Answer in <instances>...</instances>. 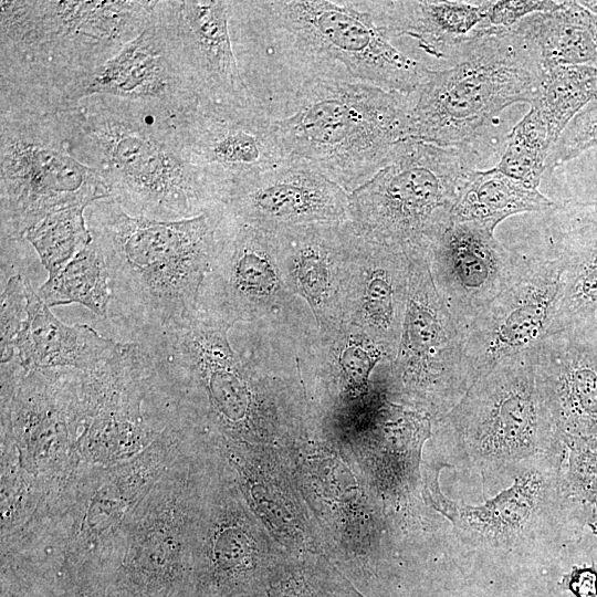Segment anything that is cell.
<instances>
[{
    "label": "cell",
    "mask_w": 597,
    "mask_h": 597,
    "mask_svg": "<svg viewBox=\"0 0 597 597\" xmlns=\"http://www.w3.org/2000/svg\"><path fill=\"white\" fill-rule=\"evenodd\" d=\"M223 209L272 231L352 221L349 192L318 171L289 160L233 185Z\"/></svg>",
    "instance_id": "44dd1931"
},
{
    "label": "cell",
    "mask_w": 597,
    "mask_h": 597,
    "mask_svg": "<svg viewBox=\"0 0 597 597\" xmlns=\"http://www.w3.org/2000/svg\"><path fill=\"white\" fill-rule=\"evenodd\" d=\"M55 116L70 153L129 214L178 221L224 208L228 188L192 163L169 108L93 95Z\"/></svg>",
    "instance_id": "7a4b0ae2"
},
{
    "label": "cell",
    "mask_w": 597,
    "mask_h": 597,
    "mask_svg": "<svg viewBox=\"0 0 597 597\" xmlns=\"http://www.w3.org/2000/svg\"><path fill=\"white\" fill-rule=\"evenodd\" d=\"M27 317L2 363L24 369L91 370L116 357L125 343L102 336L86 324L60 321L27 283Z\"/></svg>",
    "instance_id": "484cf974"
},
{
    "label": "cell",
    "mask_w": 597,
    "mask_h": 597,
    "mask_svg": "<svg viewBox=\"0 0 597 597\" xmlns=\"http://www.w3.org/2000/svg\"><path fill=\"white\" fill-rule=\"evenodd\" d=\"M232 1H155L153 21L191 84L199 104H252L230 33Z\"/></svg>",
    "instance_id": "e0dca14e"
},
{
    "label": "cell",
    "mask_w": 597,
    "mask_h": 597,
    "mask_svg": "<svg viewBox=\"0 0 597 597\" xmlns=\"http://www.w3.org/2000/svg\"><path fill=\"white\" fill-rule=\"evenodd\" d=\"M563 584L576 597H597V569L594 566L574 567Z\"/></svg>",
    "instance_id": "f35d334b"
},
{
    "label": "cell",
    "mask_w": 597,
    "mask_h": 597,
    "mask_svg": "<svg viewBox=\"0 0 597 597\" xmlns=\"http://www.w3.org/2000/svg\"><path fill=\"white\" fill-rule=\"evenodd\" d=\"M391 38L409 36L436 59H447L485 27L489 1H352Z\"/></svg>",
    "instance_id": "83f0119b"
},
{
    "label": "cell",
    "mask_w": 597,
    "mask_h": 597,
    "mask_svg": "<svg viewBox=\"0 0 597 597\" xmlns=\"http://www.w3.org/2000/svg\"><path fill=\"white\" fill-rule=\"evenodd\" d=\"M27 283L20 274L12 275L1 293V360L7 358L27 317Z\"/></svg>",
    "instance_id": "8d00e7d4"
},
{
    "label": "cell",
    "mask_w": 597,
    "mask_h": 597,
    "mask_svg": "<svg viewBox=\"0 0 597 597\" xmlns=\"http://www.w3.org/2000/svg\"><path fill=\"white\" fill-rule=\"evenodd\" d=\"M198 301L234 325L291 333H308L317 326L285 279L275 232L243 222L224 209Z\"/></svg>",
    "instance_id": "5bb4252c"
},
{
    "label": "cell",
    "mask_w": 597,
    "mask_h": 597,
    "mask_svg": "<svg viewBox=\"0 0 597 597\" xmlns=\"http://www.w3.org/2000/svg\"><path fill=\"white\" fill-rule=\"evenodd\" d=\"M557 4L558 1L546 0L489 1L485 28L506 30L531 14L549 11Z\"/></svg>",
    "instance_id": "74e56055"
},
{
    "label": "cell",
    "mask_w": 597,
    "mask_h": 597,
    "mask_svg": "<svg viewBox=\"0 0 597 597\" xmlns=\"http://www.w3.org/2000/svg\"><path fill=\"white\" fill-rule=\"evenodd\" d=\"M198 432L180 420L135 458L109 467H86L49 510L12 534L11 549L63 556L77 565L105 563L126 519Z\"/></svg>",
    "instance_id": "ba28073f"
},
{
    "label": "cell",
    "mask_w": 597,
    "mask_h": 597,
    "mask_svg": "<svg viewBox=\"0 0 597 597\" xmlns=\"http://www.w3.org/2000/svg\"><path fill=\"white\" fill-rule=\"evenodd\" d=\"M494 230L476 221L452 220L427 253L437 292L460 333L525 268L527 259L504 247Z\"/></svg>",
    "instance_id": "d6986e66"
},
{
    "label": "cell",
    "mask_w": 597,
    "mask_h": 597,
    "mask_svg": "<svg viewBox=\"0 0 597 597\" xmlns=\"http://www.w3.org/2000/svg\"><path fill=\"white\" fill-rule=\"evenodd\" d=\"M408 302L395 359L387 366L389 389L402 402L438 420L473 384L461 333L434 286L427 255L409 256Z\"/></svg>",
    "instance_id": "9a60e30c"
},
{
    "label": "cell",
    "mask_w": 597,
    "mask_h": 597,
    "mask_svg": "<svg viewBox=\"0 0 597 597\" xmlns=\"http://www.w3.org/2000/svg\"><path fill=\"white\" fill-rule=\"evenodd\" d=\"M190 450L130 512L105 562L142 585L177 579L196 547V481Z\"/></svg>",
    "instance_id": "2e32d148"
},
{
    "label": "cell",
    "mask_w": 597,
    "mask_h": 597,
    "mask_svg": "<svg viewBox=\"0 0 597 597\" xmlns=\"http://www.w3.org/2000/svg\"><path fill=\"white\" fill-rule=\"evenodd\" d=\"M587 525L597 534V511L593 514Z\"/></svg>",
    "instance_id": "ab89813d"
},
{
    "label": "cell",
    "mask_w": 597,
    "mask_h": 597,
    "mask_svg": "<svg viewBox=\"0 0 597 597\" xmlns=\"http://www.w3.org/2000/svg\"><path fill=\"white\" fill-rule=\"evenodd\" d=\"M85 206L53 212L29 229L28 241L48 272L55 277L83 249L92 242L85 220Z\"/></svg>",
    "instance_id": "d6a6232c"
},
{
    "label": "cell",
    "mask_w": 597,
    "mask_h": 597,
    "mask_svg": "<svg viewBox=\"0 0 597 597\" xmlns=\"http://www.w3.org/2000/svg\"><path fill=\"white\" fill-rule=\"evenodd\" d=\"M595 322H596V325H597V315H596V317H595Z\"/></svg>",
    "instance_id": "b9f144b4"
},
{
    "label": "cell",
    "mask_w": 597,
    "mask_h": 597,
    "mask_svg": "<svg viewBox=\"0 0 597 597\" xmlns=\"http://www.w3.org/2000/svg\"><path fill=\"white\" fill-rule=\"evenodd\" d=\"M439 421L457 462L481 475L485 493L563 449L536 377L533 348L499 362Z\"/></svg>",
    "instance_id": "52a82bcc"
},
{
    "label": "cell",
    "mask_w": 597,
    "mask_h": 597,
    "mask_svg": "<svg viewBox=\"0 0 597 597\" xmlns=\"http://www.w3.org/2000/svg\"><path fill=\"white\" fill-rule=\"evenodd\" d=\"M555 143L545 122L531 107L507 135L503 153L494 168L533 189H538Z\"/></svg>",
    "instance_id": "836d02e7"
},
{
    "label": "cell",
    "mask_w": 597,
    "mask_h": 597,
    "mask_svg": "<svg viewBox=\"0 0 597 597\" xmlns=\"http://www.w3.org/2000/svg\"><path fill=\"white\" fill-rule=\"evenodd\" d=\"M556 217L552 258L561 268V285L547 334L597 315V205L563 207Z\"/></svg>",
    "instance_id": "4316f807"
},
{
    "label": "cell",
    "mask_w": 597,
    "mask_h": 597,
    "mask_svg": "<svg viewBox=\"0 0 597 597\" xmlns=\"http://www.w3.org/2000/svg\"><path fill=\"white\" fill-rule=\"evenodd\" d=\"M535 54L542 69L597 66V14L582 1H558L511 28Z\"/></svg>",
    "instance_id": "f1b7e54d"
},
{
    "label": "cell",
    "mask_w": 597,
    "mask_h": 597,
    "mask_svg": "<svg viewBox=\"0 0 597 597\" xmlns=\"http://www.w3.org/2000/svg\"><path fill=\"white\" fill-rule=\"evenodd\" d=\"M408 96L365 83H333L302 95L271 119L285 159L307 166L347 192L386 166L408 139Z\"/></svg>",
    "instance_id": "8992f818"
},
{
    "label": "cell",
    "mask_w": 597,
    "mask_h": 597,
    "mask_svg": "<svg viewBox=\"0 0 597 597\" xmlns=\"http://www.w3.org/2000/svg\"><path fill=\"white\" fill-rule=\"evenodd\" d=\"M587 8L597 14V1H582Z\"/></svg>",
    "instance_id": "60d3db41"
},
{
    "label": "cell",
    "mask_w": 597,
    "mask_h": 597,
    "mask_svg": "<svg viewBox=\"0 0 597 597\" xmlns=\"http://www.w3.org/2000/svg\"><path fill=\"white\" fill-rule=\"evenodd\" d=\"M561 285L555 259H527L520 276L461 333L473 383L503 358L528 350L546 335Z\"/></svg>",
    "instance_id": "ac0fdd59"
},
{
    "label": "cell",
    "mask_w": 597,
    "mask_h": 597,
    "mask_svg": "<svg viewBox=\"0 0 597 597\" xmlns=\"http://www.w3.org/2000/svg\"><path fill=\"white\" fill-rule=\"evenodd\" d=\"M597 100V66L558 65L543 72L538 90L530 104L555 142L568 124Z\"/></svg>",
    "instance_id": "4dcf8cb0"
},
{
    "label": "cell",
    "mask_w": 597,
    "mask_h": 597,
    "mask_svg": "<svg viewBox=\"0 0 597 597\" xmlns=\"http://www.w3.org/2000/svg\"><path fill=\"white\" fill-rule=\"evenodd\" d=\"M480 160L474 145L401 142L386 166L349 192L356 231L408 256L427 255L452 221V210Z\"/></svg>",
    "instance_id": "30bf717a"
},
{
    "label": "cell",
    "mask_w": 597,
    "mask_h": 597,
    "mask_svg": "<svg viewBox=\"0 0 597 597\" xmlns=\"http://www.w3.org/2000/svg\"><path fill=\"white\" fill-rule=\"evenodd\" d=\"M106 95L163 105L181 114L199 100L157 24H150L90 80L84 98Z\"/></svg>",
    "instance_id": "d4e9b609"
},
{
    "label": "cell",
    "mask_w": 597,
    "mask_h": 597,
    "mask_svg": "<svg viewBox=\"0 0 597 597\" xmlns=\"http://www.w3.org/2000/svg\"><path fill=\"white\" fill-rule=\"evenodd\" d=\"M155 1L0 2V114H55L151 22Z\"/></svg>",
    "instance_id": "3957f363"
},
{
    "label": "cell",
    "mask_w": 597,
    "mask_h": 597,
    "mask_svg": "<svg viewBox=\"0 0 597 597\" xmlns=\"http://www.w3.org/2000/svg\"><path fill=\"white\" fill-rule=\"evenodd\" d=\"M454 54L459 60L449 69H425L409 108L408 139L439 147L474 145L503 109L533 102L544 70L511 28L491 29Z\"/></svg>",
    "instance_id": "9c48e42d"
},
{
    "label": "cell",
    "mask_w": 597,
    "mask_h": 597,
    "mask_svg": "<svg viewBox=\"0 0 597 597\" xmlns=\"http://www.w3.org/2000/svg\"><path fill=\"white\" fill-rule=\"evenodd\" d=\"M563 490L585 524L597 511V439L562 437Z\"/></svg>",
    "instance_id": "e575fe53"
},
{
    "label": "cell",
    "mask_w": 597,
    "mask_h": 597,
    "mask_svg": "<svg viewBox=\"0 0 597 597\" xmlns=\"http://www.w3.org/2000/svg\"><path fill=\"white\" fill-rule=\"evenodd\" d=\"M557 205L525 184L496 170L475 169L452 210L454 221H476L493 228L504 219L524 212L546 211Z\"/></svg>",
    "instance_id": "f546056e"
},
{
    "label": "cell",
    "mask_w": 597,
    "mask_h": 597,
    "mask_svg": "<svg viewBox=\"0 0 597 597\" xmlns=\"http://www.w3.org/2000/svg\"><path fill=\"white\" fill-rule=\"evenodd\" d=\"M279 262L320 329L341 325L342 297L356 239L352 221L275 230Z\"/></svg>",
    "instance_id": "cb8c5ba5"
},
{
    "label": "cell",
    "mask_w": 597,
    "mask_h": 597,
    "mask_svg": "<svg viewBox=\"0 0 597 597\" xmlns=\"http://www.w3.org/2000/svg\"><path fill=\"white\" fill-rule=\"evenodd\" d=\"M597 147V101L586 106L555 143L546 169H555Z\"/></svg>",
    "instance_id": "d590c367"
},
{
    "label": "cell",
    "mask_w": 597,
    "mask_h": 597,
    "mask_svg": "<svg viewBox=\"0 0 597 597\" xmlns=\"http://www.w3.org/2000/svg\"><path fill=\"white\" fill-rule=\"evenodd\" d=\"M230 33L252 102L271 119L324 84L365 83L409 96L426 69L352 1H232Z\"/></svg>",
    "instance_id": "6da1fadb"
},
{
    "label": "cell",
    "mask_w": 597,
    "mask_h": 597,
    "mask_svg": "<svg viewBox=\"0 0 597 597\" xmlns=\"http://www.w3.org/2000/svg\"><path fill=\"white\" fill-rule=\"evenodd\" d=\"M105 198L103 178L70 153L55 114H0L1 242L21 241L53 212Z\"/></svg>",
    "instance_id": "8fae6325"
},
{
    "label": "cell",
    "mask_w": 597,
    "mask_h": 597,
    "mask_svg": "<svg viewBox=\"0 0 597 597\" xmlns=\"http://www.w3.org/2000/svg\"><path fill=\"white\" fill-rule=\"evenodd\" d=\"M178 127L192 163L229 191L237 182L286 161L271 118L254 103L198 104L179 114Z\"/></svg>",
    "instance_id": "ffe728a7"
},
{
    "label": "cell",
    "mask_w": 597,
    "mask_h": 597,
    "mask_svg": "<svg viewBox=\"0 0 597 597\" xmlns=\"http://www.w3.org/2000/svg\"><path fill=\"white\" fill-rule=\"evenodd\" d=\"M563 454L564 443L484 504L462 505L446 498L438 511L451 521L459 545L476 554L531 556L572 538L585 522L562 486Z\"/></svg>",
    "instance_id": "4fadbf2b"
},
{
    "label": "cell",
    "mask_w": 597,
    "mask_h": 597,
    "mask_svg": "<svg viewBox=\"0 0 597 597\" xmlns=\"http://www.w3.org/2000/svg\"><path fill=\"white\" fill-rule=\"evenodd\" d=\"M409 275L407 254L356 231L342 297V323L380 344L390 363L401 337Z\"/></svg>",
    "instance_id": "7402d4cb"
},
{
    "label": "cell",
    "mask_w": 597,
    "mask_h": 597,
    "mask_svg": "<svg viewBox=\"0 0 597 597\" xmlns=\"http://www.w3.org/2000/svg\"><path fill=\"white\" fill-rule=\"evenodd\" d=\"M77 369L1 364V538L43 514L87 467Z\"/></svg>",
    "instance_id": "5b68a950"
},
{
    "label": "cell",
    "mask_w": 597,
    "mask_h": 597,
    "mask_svg": "<svg viewBox=\"0 0 597 597\" xmlns=\"http://www.w3.org/2000/svg\"><path fill=\"white\" fill-rule=\"evenodd\" d=\"M536 377L562 437L597 439L595 320L547 334L533 347Z\"/></svg>",
    "instance_id": "603a6c76"
},
{
    "label": "cell",
    "mask_w": 597,
    "mask_h": 597,
    "mask_svg": "<svg viewBox=\"0 0 597 597\" xmlns=\"http://www.w3.org/2000/svg\"><path fill=\"white\" fill-rule=\"evenodd\" d=\"M78 396L77 449L86 465L126 462L181 419L135 342L107 363L80 370Z\"/></svg>",
    "instance_id": "7c38bea8"
},
{
    "label": "cell",
    "mask_w": 597,
    "mask_h": 597,
    "mask_svg": "<svg viewBox=\"0 0 597 597\" xmlns=\"http://www.w3.org/2000/svg\"><path fill=\"white\" fill-rule=\"evenodd\" d=\"M222 217L220 209L160 221L132 216L112 198L91 203L85 220L108 270V316L134 335L166 327L191 312Z\"/></svg>",
    "instance_id": "277c9868"
},
{
    "label": "cell",
    "mask_w": 597,
    "mask_h": 597,
    "mask_svg": "<svg viewBox=\"0 0 597 597\" xmlns=\"http://www.w3.org/2000/svg\"><path fill=\"white\" fill-rule=\"evenodd\" d=\"M36 293L49 307L77 303L97 316L107 317L112 302L109 275L96 244L92 241Z\"/></svg>",
    "instance_id": "1f68e13d"
}]
</instances>
